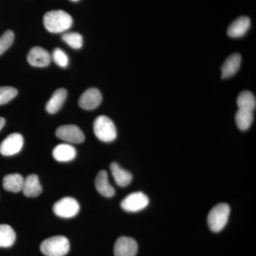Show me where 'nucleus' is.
I'll use <instances>...</instances> for the list:
<instances>
[{"instance_id": "obj_1", "label": "nucleus", "mask_w": 256, "mask_h": 256, "mask_svg": "<svg viewBox=\"0 0 256 256\" xmlns=\"http://www.w3.org/2000/svg\"><path fill=\"white\" fill-rule=\"evenodd\" d=\"M44 24L52 33H62L72 28L73 18L63 10H52L44 16Z\"/></svg>"}, {"instance_id": "obj_2", "label": "nucleus", "mask_w": 256, "mask_h": 256, "mask_svg": "<svg viewBox=\"0 0 256 256\" xmlns=\"http://www.w3.org/2000/svg\"><path fill=\"white\" fill-rule=\"evenodd\" d=\"M40 250L46 256H64L70 250V244L68 238L63 236H56L44 240Z\"/></svg>"}, {"instance_id": "obj_3", "label": "nucleus", "mask_w": 256, "mask_h": 256, "mask_svg": "<svg viewBox=\"0 0 256 256\" xmlns=\"http://www.w3.org/2000/svg\"><path fill=\"white\" fill-rule=\"evenodd\" d=\"M94 130L98 139L104 142H110L117 138V130L112 120L106 116L96 118Z\"/></svg>"}, {"instance_id": "obj_4", "label": "nucleus", "mask_w": 256, "mask_h": 256, "mask_svg": "<svg viewBox=\"0 0 256 256\" xmlns=\"http://www.w3.org/2000/svg\"><path fill=\"white\" fill-rule=\"evenodd\" d=\"M230 206L227 204H220L210 210L208 215V225L210 230L218 233L226 226L230 215Z\"/></svg>"}, {"instance_id": "obj_5", "label": "nucleus", "mask_w": 256, "mask_h": 256, "mask_svg": "<svg viewBox=\"0 0 256 256\" xmlns=\"http://www.w3.org/2000/svg\"><path fill=\"white\" fill-rule=\"evenodd\" d=\"M53 210L60 218H73L78 214L80 205L76 200L72 197H64L54 205Z\"/></svg>"}, {"instance_id": "obj_6", "label": "nucleus", "mask_w": 256, "mask_h": 256, "mask_svg": "<svg viewBox=\"0 0 256 256\" xmlns=\"http://www.w3.org/2000/svg\"><path fill=\"white\" fill-rule=\"evenodd\" d=\"M149 198L142 192H134L128 195L121 202L122 210L130 213L140 212L149 204Z\"/></svg>"}, {"instance_id": "obj_7", "label": "nucleus", "mask_w": 256, "mask_h": 256, "mask_svg": "<svg viewBox=\"0 0 256 256\" xmlns=\"http://www.w3.org/2000/svg\"><path fill=\"white\" fill-rule=\"evenodd\" d=\"M56 136L65 142L79 144L85 140L82 130L75 124H65L57 128Z\"/></svg>"}, {"instance_id": "obj_8", "label": "nucleus", "mask_w": 256, "mask_h": 256, "mask_svg": "<svg viewBox=\"0 0 256 256\" xmlns=\"http://www.w3.org/2000/svg\"><path fill=\"white\" fill-rule=\"evenodd\" d=\"M24 138L20 133H12L5 138L0 144V153L4 156H12L22 149Z\"/></svg>"}, {"instance_id": "obj_9", "label": "nucleus", "mask_w": 256, "mask_h": 256, "mask_svg": "<svg viewBox=\"0 0 256 256\" xmlns=\"http://www.w3.org/2000/svg\"><path fill=\"white\" fill-rule=\"evenodd\" d=\"M102 100V94L95 88L88 89L80 96L78 105L84 110H92L100 105Z\"/></svg>"}, {"instance_id": "obj_10", "label": "nucleus", "mask_w": 256, "mask_h": 256, "mask_svg": "<svg viewBox=\"0 0 256 256\" xmlns=\"http://www.w3.org/2000/svg\"><path fill=\"white\" fill-rule=\"evenodd\" d=\"M138 250L137 242L130 237H120L114 244V256H136Z\"/></svg>"}, {"instance_id": "obj_11", "label": "nucleus", "mask_w": 256, "mask_h": 256, "mask_svg": "<svg viewBox=\"0 0 256 256\" xmlns=\"http://www.w3.org/2000/svg\"><path fill=\"white\" fill-rule=\"evenodd\" d=\"M28 64L32 66L46 67L50 65L52 60V56L48 50L40 46L33 47L28 55Z\"/></svg>"}, {"instance_id": "obj_12", "label": "nucleus", "mask_w": 256, "mask_h": 256, "mask_svg": "<svg viewBox=\"0 0 256 256\" xmlns=\"http://www.w3.org/2000/svg\"><path fill=\"white\" fill-rule=\"evenodd\" d=\"M250 20L248 16H240L230 24L227 30L228 36L232 38H240L248 31L250 26Z\"/></svg>"}, {"instance_id": "obj_13", "label": "nucleus", "mask_w": 256, "mask_h": 256, "mask_svg": "<svg viewBox=\"0 0 256 256\" xmlns=\"http://www.w3.org/2000/svg\"><path fill=\"white\" fill-rule=\"evenodd\" d=\"M242 64V56L239 54H234L229 56L224 62L222 67V78H230L238 72Z\"/></svg>"}, {"instance_id": "obj_14", "label": "nucleus", "mask_w": 256, "mask_h": 256, "mask_svg": "<svg viewBox=\"0 0 256 256\" xmlns=\"http://www.w3.org/2000/svg\"><path fill=\"white\" fill-rule=\"evenodd\" d=\"M95 185L96 190L102 196L111 198L116 194L114 186L109 183L108 173L105 170H101L99 172L96 178Z\"/></svg>"}, {"instance_id": "obj_15", "label": "nucleus", "mask_w": 256, "mask_h": 256, "mask_svg": "<svg viewBox=\"0 0 256 256\" xmlns=\"http://www.w3.org/2000/svg\"><path fill=\"white\" fill-rule=\"evenodd\" d=\"M54 158L60 162H68L75 159L76 156V150L69 144H60L54 149Z\"/></svg>"}, {"instance_id": "obj_16", "label": "nucleus", "mask_w": 256, "mask_h": 256, "mask_svg": "<svg viewBox=\"0 0 256 256\" xmlns=\"http://www.w3.org/2000/svg\"><path fill=\"white\" fill-rule=\"evenodd\" d=\"M22 191L26 197H36L41 194L42 188L40 178L36 174H30L24 178Z\"/></svg>"}, {"instance_id": "obj_17", "label": "nucleus", "mask_w": 256, "mask_h": 256, "mask_svg": "<svg viewBox=\"0 0 256 256\" xmlns=\"http://www.w3.org/2000/svg\"><path fill=\"white\" fill-rule=\"evenodd\" d=\"M67 95H68V92H67L66 89H57L50 97V100L47 102L46 106L47 112L50 114H54L58 112L63 106L64 102L66 99Z\"/></svg>"}, {"instance_id": "obj_18", "label": "nucleus", "mask_w": 256, "mask_h": 256, "mask_svg": "<svg viewBox=\"0 0 256 256\" xmlns=\"http://www.w3.org/2000/svg\"><path fill=\"white\" fill-rule=\"evenodd\" d=\"M110 171L116 184L121 188H126L132 182V174L127 170L122 169L118 163L112 162L110 164Z\"/></svg>"}, {"instance_id": "obj_19", "label": "nucleus", "mask_w": 256, "mask_h": 256, "mask_svg": "<svg viewBox=\"0 0 256 256\" xmlns=\"http://www.w3.org/2000/svg\"><path fill=\"white\" fill-rule=\"evenodd\" d=\"M24 181V178L21 174L6 175L3 178V188L6 191L18 193L22 190Z\"/></svg>"}, {"instance_id": "obj_20", "label": "nucleus", "mask_w": 256, "mask_h": 256, "mask_svg": "<svg viewBox=\"0 0 256 256\" xmlns=\"http://www.w3.org/2000/svg\"><path fill=\"white\" fill-rule=\"evenodd\" d=\"M237 105L239 109L254 112L256 107V96L249 90L242 92L239 94L237 98Z\"/></svg>"}, {"instance_id": "obj_21", "label": "nucleus", "mask_w": 256, "mask_h": 256, "mask_svg": "<svg viewBox=\"0 0 256 256\" xmlns=\"http://www.w3.org/2000/svg\"><path fill=\"white\" fill-rule=\"evenodd\" d=\"M16 234L9 225H0V247L9 248L14 244Z\"/></svg>"}, {"instance_id": "obj_22", "label": "nucleus", "mask_w": 256, "mask_h": 256, "mask_svg": "<svg viewBox=\"0 0 256 256\" xmlns=\"http://www.w3.org/2000/svg\"><path fill=\"white\" fill-rule=\"evenodd\" d=\"M235 120L239 129L246 131L250 128L254 122V114L252 111L238 109L236 114Z\"/></svg>"}, {"instance_id": "obj_23", "label": "nucleus", "mask_w": 256, "mask_h": 256, "mask_svg": "<svg viewBox=\"0 0 256 256\" xmlns=\"http://www.w3.org/2000/svg\"><path fill=\"white\" fill-rule=\"evenodd\" d=\"M62 40L74 50H80L82 46V36L76 32L64 34Z\"/></svg>"}, {"instance_id": "obj_24", "label": "nucleus", "mask_w": 256, "mask_h": 256, "mask_svg": "<svg viewBox=\"0 0 256 256\" xmlns=\"http://www.w3.org/2000/svg\"><path fill=\"white\" fill-rule=\"evenodd\" d=\"M18 94V89L12 86L0 87V106L8 104Z\"/></svg>"}, {"instance_id": "obj_25", "label": "nucleus", "mask_w": 256, "mask_h": 256, "mask_svg": "<svg viewBox=\"0 0 256 256\" xmlns=\"http://www.w3.org/2000/svg\"><path fill=\"white\" fill-rule=\"evenodd\" d=\"M14 40V34L12 30H8L0 36V56L12 46Z\"/></svg>"}, {"instance_id": "obj_26", "label": "nucleus", "mask_w": 256, "mask_h": 256, "mask_svg": "<svg viewBox=\"0 0 256 256\" xmlns=\"http://www.w3.org/2000/svg\"><path fill=\"white\" fill-rule=\"evenodd\" d=\"M52 58L58 66L66 68L68 65V57L63 50L55 48L52 53Z\"/></svg>"}, {"instance_id": "obj_27", "label": "nucleus", "mask_w": 256, "mask_h": 256, "mask_svg": "<svg viewBox=\"0 0 256 256\" xmlns=\"http://www.w3.org/2000/svg\"><path fill=\"white\" fill-rule=\"evenodd\" d=\"M5 124V119L4 118L0 117V130L2 129Z\"/></svg>"}, {"instance_id": "obj_28", "label": "nucleus", "mask_w": 256, "mask_h": 256, "mask_svg": "<svg viewBox=\"0 0 256 256\" xmlns=\"http://www.w3.org/2000/svg\"><path fill=\"white\" fill-rule=\"evenodd\" d=\"M72 1H73V2H78V1H79V0H72Z\"/></svg>"}]
</instances>
